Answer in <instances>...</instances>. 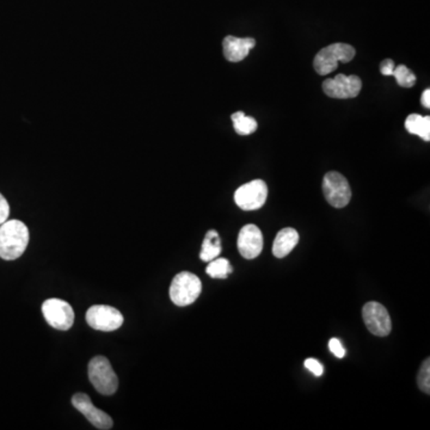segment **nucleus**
Here are the masks:
<instances>
[{"label":"nucleus","mask_w":430,"mask_h":430,"mask_svg":"<svg viewBox=\"0 0 430 430\" xmlns=\"http://www.w3.org/2000/svg\"><path fill=\"white\" fill-rule=\"evenodd\" d=\"M417 383H418V388H421L422 392L429 394L430 393V360L423 361V364L421 366V370L418 372L417 375Z\"/></svg>","instance_id":"aec40b11"},{"label":"nucleus","mask_w":430,"mask_h":430,"mask_svg":"<svg viewBox=\"0 0 430 430\" xmlns=\"http://www.w3.org/2000/svg\"><path fill=\"white\" fill-rule=\"evenodd\" d=\"M355 54V48L348 43H332L320 49L314 58V70L320 75H330L337 70L338 62H351Z\"/></svg>","instance_id":"f03ea898"},{"label":"nucleus","mask_w":430,"mask_h":430,"mask_svg":"<svg viewBox=\"0 0 430 430\" xmlns=\"http://www.w3.org/2000/svg\"><path fill=\"white\" fill-rule=\"evenodd\" d=\"M234 131L239 136H250L257 129V121L253 116H246L243 112H237L232 114Z\"/></svg>","instance_id":"f3484780"},{"label":"nucleus","mask_w":430,"mask_h":430,"mask_svg":"<svg viewBox=\"0 0 430 430\" xmlns=\"http://www.w3.org/2000/svg\"><path fill=\"white\" fill-rule=\"evenodd\" d=\"M239 253L246 260L258 257L263 250V234L256 225H245L238 236Z\"/></svg>","instance_id":"f8f14e48"},{"label":"nucleus","mask_w":430,"mask_h":430,"mask_svg":"<svg viewBox=\"0 0 430 430\" xmlns=\"http://www.w3.org/2000/svg\"><path fill=\"white\" fill-rule=\"evenodd\" d=\"M305 367L311 373H314L316 377H320L322 375V372H324L322 364L319 361L316 360V359H311V357L306 359V361H305Z\"/></svg>","instance_id":"4be33fe9"},{"label":"nucleus","mask_w":430,"mask_h":430,"mask_svg":"<svg viewBox=\"0 0 430 430\" xmlns=\"http://www.w3.org/2000/svg\"><path fill=\"white\" fill-rule=\"evenodd\" d=\"M298 242H299V233L296 229L292 227L281 229L280 232L276 234L275 240L273 244L274 256L277 258L286 257L293 251Z\"/></svg>","instance_id":"4468645a"},{"label":"nucleus","mask_w":430,"mask_h":430,"mask_svg":"<svg viewBox=\"0 0 430 430\" xmlns=\"http://www.w3.org/2000/svg\"><path fill=\"white\" fill-rule=\"evenodd\" d=\"M29 229L19 220H6L0 225V257L5 261H14L28 248Z\"/></svg>","instance_id":"f257e3e1"},{"label":"nucleus","mask_w":430,"mask_h":430,"mask_svg":"<svg viewBox=\"0 0 430 430\" xmlns=\"http://www.w3.org/2000/svg\"><path fill=\"white\" fill-rule=\"evenodd\" d=\"M322 192L327 203L335 208H344L351 200L349 183L343 175L336 171L327 173L324 176Z\"/></svg>","instance_id":"39448f33"},{"label":"nucleus","mask_w":430,"mask_h":430,"mask_svg":"<svg viewBox=\"0 0 430 430\" xmlns=\"http://www.w3.org/2000/svg\"><path fill=\"white\" fill-rule=\"evenodd\" d=\"M72 404L97 429H112V417L94 407L88 394H85V393H75V396L72 397Z\"/></svg>","instance_id":"9b49d317"},{"label":"nucleus","mask_w":430,"mask_h":430,"mask_svg":"<svg viewBox=\"0 0 430 430\" xmlns=\"http://www.w3.org/2000/svg\"><path fill=\"white\" fill-rule=\"evenodd\" d=\"M232 271L233 269L226 258H214L206 268V273L212 279H227Z\"/></svg>","instance_id":"a211bd4d"},{"label":"nucleus","mask_w":430,"mask_h":430,"mask_svg":"<svg viewBox=\"0 0 430 430\" xmlns=\"http://www.w3.org/2000/svg\"><path fill=\"white\" fill-rule=\"evenodd\" d=\"M405 129L412 136H420L425 141L430 140V117L412 114L405 120Z\"/></svg>","instance_id":"2eb2a0df"},{"label":"nucleus","mask_w":430,"mask_h":430,"mask_svg":"<svg viewBox=\"0 0 430 430\" xmlns=\"http://www.w3.org/2000/svg\"><path fill=\"white\" fill-rule=\"evenodd\" d=\"M421 103L423 107L426 108V109H429L430 108V90L426 89L423 91V94H422Z\"/></svg>","instance_id":"393cba45"},{"label":"nucleus","mask_w":430,"mask_h":430,"mask_svg":"<svg viewBox=\"0 0 430 430\" xmlns=\"http://www.w3.org/2000/svg\"><path fill=\"white\" fill-rule=\"evenodd\" d=\"M396 81L402 88H412L416 83V75L407 68L405 65H398L394 67L392 73Z\"/></svg>","instance_id":"6ab92c4d"},{"label":"nucleus","mask_w":430,"mask_h":430,"mask_svg":"<svg viewBox=\"0 0 430 430\" xmlns=\"http://www.w3.org/2000/svg\"><path fill=\"white\" fill-rule=\"evenodd\" d=\"M123 320L121 312L108 305H94L86 312V322L99 331H115L122 327Z\"/></svg>","instance_id":"6e6552de"},{"label":"nucleus","mask_w":430,"mask_h":430,"mask_svg":"<svg viewBox=\"0 0 430 430\" xmlns=\"http://www.w3.org/2000/svg\"><path fill=\"white\" fill-rule=\"evenodd\" d=\"M394 67H396V65H394L392 59H385L380 64V72H381L383 75H392Z\"/></svg>","instance_id":"b1692460"},{"label":"nucleus","mask_w":430,"mask_h":430,"mask_svg":"<svg viewBox=\"0 0 430 430\" xmlns=\"http://www.w3.org/2000/svg\"><path fill=\"white\" fill-rule=\"evenodd\" d=\"M268 187L262 179L243 184L234 192V202L243 211H257L267 201Z\"/></svg>","instance_id":"423d86ee"},{"label":"nucleus","mask_w":430,"mask_h":430,"mask_svg":"<svg viewBox=\"0 0 430 430\" xmlns=\"http://www.w3.org/2000/svg\"><path fill=\"white\" fill-rule=\"evenodd\" d=\"M89 379L94 388L104 396H112L118 388V379L112 364L104 356H96L89 364Z\"/></svg>","instance_id":"20e7f679"},{"label":"nucleus","mask_w":430,"mask_h":430,"mask_svg":"<svg viewBox=\"0 0 430 430\" xmlns=\"http://www.w3.org/2000/svg\"><path fill=\"white\" fill-rule=\"evenodd\" d=\"M221 240H220L219 234L214 229L208 231L206 237L203 239L202 243L201 253L200 258L203 262H211L214 258L218 257L221 253Z\"/></svg>","instance_id":"dca6fc26"},{"label":"nucleus","mask_w":430,"mask_h":430,"mask_svg":"<svg viewBox=\"0 0 430 430\" xmlns=\"http://www.w3.org/2000/svg\"><path fill=\"white\" fill-rule=\"evenodd\" d=\"M202 292L201 280L195 274L182 271L173 277L170 286V298L177 306H188L197 301Z\"/></svg>","instance_id":"7ed1b4c3"},{"label":"nucleus","mask_w":430,"mask_h":430,"mask_svg":"<svg viewBox=\"0 0 430 430\" xmlns=\"http://www.w3.org/2000/svg\"><path fill=\"white\" fill-rule=\"evenodd\" d=\"M256 46L255 38H236V36H226L223 41V49L226 60L229 62H239L244 60L249 55L250 51Z\"/></svg>","instance_id":"ddd939ff"},{"label":"nucleus","mask_w":430,"mask_h":430,"mask_svg":"<svg viewBox=\"0 0 430 430\" xmlns=\"http://www.w3.org/2000/svg\"><path fill=\"white\" fill-rule=\"evenodd\" d=\"M42 314L51 327L61 331L70 330L75 322V311L65 300H46L42 305Z\"/></svg>","instance_id":"0eeeda50"},{"label":"nucleus","mask_w":430,"mask_h":430,"mask_svg":"<svg viewBox=\"0 0 430 430\" xmlns=\"http://www.w3.org/2000/svg\"><path fill=\"white\" fill-rule=\"evenodd\" d=\"M362 89V81L357 75H337L322 83V91L331 99H355Z\"/></svg>","instance_id":"9d476101"},{"label":"nucleus","mask_w":430,"mask_h":430,"mask_svg":"<svg viewBox=\"0 0 430 430\" xmlns=\"http://www.w3.org/2000/svg\"><path fill=\"white\" fill-rule=\"evenodd\" d=\"M329 349L338 359H342V357H344V355H346V349H344V346H343L338 338H331L329 341Z\"/></svg>","instance_id":"412c9836"},{"label":"nucleus","mask_w":430,"mask_h":430,"mask_svg":"<svg viewBox=\"0 0 430 430\" xmlns=\"http://www.w3.org/2000/svg\"><path fill=\"white\" fill-rule=\"evenodd\" d=\"M362 318L368 331L375 336H388L392 330V322L388 309L377 301H370L364 306Z\"/></svg>","instance_id":"1a4fd4ad"},{"label":"nucleus","mask_w":430,"mask_h":430,"mask_svg":"<svg viewBox=\"0 0 430 430\" xmlns=\"http://www.w3.org/2000/svg\"><path fill=\"white\" fill-rule=\"evenodd\" d=\"M10 215V206L9 202L6 201L1 194H0V225L5 223Z\"/></svg>","instance_id":"5701e85b"}]
</instances>
